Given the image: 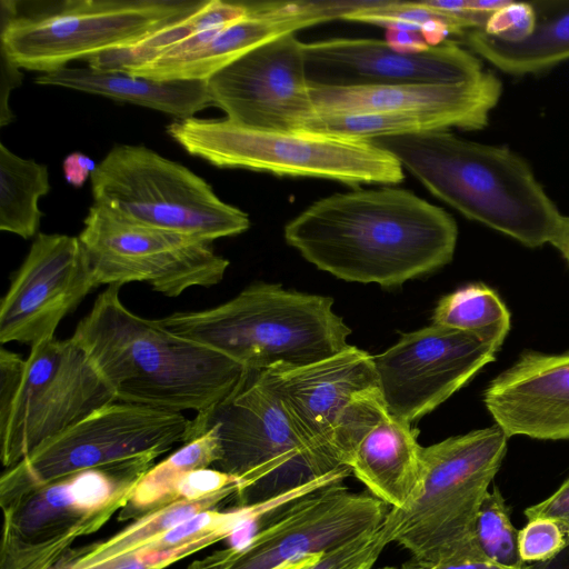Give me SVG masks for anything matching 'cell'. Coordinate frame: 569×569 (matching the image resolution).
<instances>
[{"label":"cell","mask_w":569,"mask_h":569,"mask_svg":"<svg viewBox=\"0 0 569 569\" xmlns=\"http://www.w3.org/2000/svg\"><path fill=\"white\" fill-rule=\"evenodd\" d=\"M284 239L341 280L395 287L449 263L458 227L442 208L386 186L313 202L286 224Z\"/></svg>","instance_id":"1"},{"label":"cell","mask_w":569,"mask_h":569,"mask_svg":"<svg viewBox=\"0 0 569 569\" xmlns=\"http://www.w3.org/2000/svg\"><path fill=\"white\" fill-rule=\"evenodd\" d=\"M120 288L107 286L72 335L117 401L199 413L238 388L246 368L133 313Z\"/></svg>","instance_id":"2"},{"label":"cell","mask_w":569,"mask_h":569,"mask_svg":"<svg viewBox=\"0 0 569 569\" xmlns=\"http://www.w3.org/2000/svg\"><path fill=\"white\" fill-rule=\"evenodd\" d=\"M432 194L520 243H549L562 216L530 166L511 150L447 130L372 139Z\"/></svg>","instance_id":"3"},{"label":"cell","mask_w":569,"mask_h":569,"mask_svg":"<svg viewBox=\"0 0 569 569\" xmlns=\"http://www.w3.org/2000/svg\"><path fill=\"white\" fill-rule=\"evenodd\" d=\"M328 296L257 282L212 308L159 319L171 332L232 359L249 371L303 367L340 353L351 329Z\"/></svg>","instance_id":"4"},{"label":"cell","mask_w":569,"mask_h":569,"mask_svg":"<svg viewBox=\"0 0 569 569\" xmlns=\"http://www.w3.org/2000/svg\"><path fill=\"white\" fill-rule=\"evenodd\" d=\"M508 439L493 425L422 447L415 495L405 507L390 508L386 515L392 542L425 563L485 558L475 542V522Z\"/></svg>","instance_id":"5"},{"label":"cell","mask_w":569,"mask_h":569,"mask_svg":"<svg viewBox=\"0 0 569 569\" xmlns=\"http://www.w3.org/2000/svg\"><path fill=\"white\" fill-rule=\"evenodd\" d=\"M211 428L219 443L212 467L244 482L238 506L269 500L348 468L308 443L253 371L227 398L190 419L186 442Z\"/></svg>","instance_id":"6"},{"label":"cell","mask_w":569,"mask_h":569,"mask_svg":"<svg viewBox=\"0 0 569 569\" xmlns=\"http://www.w3.org/2000/svg\"><path fill=\"white\" fill-rule=\"evenodd\" d=\"M167 133L189 154L220 168L337 180L400 183L403 168L372 140L308 130H259L228 119L176 120Z\"/></svg>","instance_id":"7"},{"label":"cell","mask_w":569,"mask_h":569,"mask_svg":"<svg viewBox=\"0 0 569 569\" xmlns=\"http://www.w3.org/2000/svg\"><path fill=\"white\" fill-rule=\"evenodd\" d=\"M117 401L80 343L43 340L27 359L0 350V458L7 469L94 410Z\"/></svg>","instance_id":"8"},{"label":"cell","mask_w":569,"mask_h":569,"mask_svg":"<svg viewBox=\"0 0 569 569\" xmlns=\"http://www.w3.org/2000/svg\"><path fill=\"white\" fill-rule=\"evenodd\" d=\"M207 0H69L20 12L1 0V52L42 73L128 46L199 10Z\"/></svg>","instance_id":"9"},{"label":"cell","mask_w":569,"mask_h":569,"mask_svg":"<svg viewBox=\"0 0 569 569\" xmlns=\"http://www.w3.org/2000/svg\"><path fill=\"white\" fill-rule=\"evenodd\" d=\"M189 423L181 412L112 401L7 468L0 478V505L84 470L144 472L186 442Z\"/></svg>","instance_id":"10"},{"label":"cell","mask_w":569,"mask_h":569,"mask_svg":"<svg viewBox=\"0 0 569 569\" xmlns=\"http://www.w3.org/2000/svg\"><path fill=\"white\" fill-rule=\"evenodd\" d=\"M90 179L94 204L139 224L212 242L250 227L206 180L143 146L112 148Z\"/></svg>","instance_id":"11"},{"label":"cell","mask_w":569,"mask_h":569,"mask_svg":"<svg viewBox=\"0 0 569 569\" xmlns=\"http://www.w3.org/2000/svg\"><path fill=\"white\" fill-rule=\"evenodd\" d=\"M144 472L84 470L0 505V569H52L128 503Z\"/></svg>","instance_id":"12"},{"label":"cell","mask_w":569,"mask_h":569,"mask_svg":"<svg viewBox=\"0 0 569 569\" xmlns=\"http://www.w3.org/2000/svg\"><path fill=\"white\" fill-rule=\"evenodd\" d=\"M253 372L308 443L345 467L362 433L387 409L373 356L355 346L308 366Z\"/></svg>","instance_id":"13"},{"label":"cell","mask_w":569,"mask_h":569,"mask_svg":"<svg viewBox=\"0 0 569 569\" xmlns=\"http://www.w3.org/2000/svg\"><path fill=\"white\" fill-rule=\"evenodd\" d=\"M78 236L98 287L144 282L176 298L219 283L229 260L212 241L139 224L92 204Z\"/></svg>","instance_id":"14"},{"label":"cell","mask_w":569,"mask_h":569,"mask_svg":"<svg viewBox=\"0 0 569 569\" xmlns=\"http://www.w3.org/2000/svg\"><path fill=\"white\" fill-rule=\"evenodd\" d=\"M387 505L333 483L307 493L240 546L216 551L186 569H274L289 561L323 553L379 526Z\"/></svg>","instance_id":"15"},{"label":"cell","mask_w":569,"mask_h":569,"mask_svg":"<svg viewBox=\"0 0 569 569\" xmlns=\"http://www.w3.org/2000/svg\"><path fill=\"white\" fill-rule=\"evenodd\" d=\"M211 103L226 119L259 130H308L319 117L296 33L272 39L208 80Z\"/></svg>","instance_id":"16"},{"label":"cell","mask_w":569,"mask_h":569,"mask_svg":"<svg viewBox=\"0 0 569 569\" xmlns=\"http://www.w3.org/2000/svg\"><path fill=\"white\" fill-rule=\"evenodd\" d=\"M496 353L471 333L435 325L403 333L373 357L385 406L411 425L462 388Z\"/></svg>","instance_id":"17"},{"label":"cell","mask_w":569,"mask_h":569,"mask_svg":"<svg viewBox=\"0 0 569 569\" xmlns=\"http://www.w3.org/2000/svg\"><path fill=\"white\" fill-rule=\"evenodd\" d=\"M98 284L78 237L38 233L0 303V342L31 347Z\"/></svg>","instance_id":"18"},{"label":"cell","mask_w":569,"mask_h":569,"mask_svg":"<svg viewBox=\"0 0 569 569\" xmlns=\"http://www.w3.org/2000/svg\"><path fill=\"white\" fill-rule=\"evenodd\" d=\"M310 87L353 88L472 80L483 70L472 52L452 40L419 53H400L386 41L332 38L303 42Z\"/></svg>","instance_id":"19"},{"label":"cell","mask_w":569,"mask_h":569,"mask_svg":"<svg viewBox=\"0 0 569 569\" xmlns=\"http://www.w3.org/2000/svg\"><path fill=\"white\" fill-rule=\"evenodd\" d=\"M248 13L224 26L193 34L153 60L124 70L157 80H208L254 48L280 36L340 18L352 1L248 3Z\"/></svg>","instance_id":"20"},{"label":"cell","mask_w":569,"mask_h":569,"mask_svg":"<svg viewBox=\"0 0 569 569\" xmlns=\"http://www.w3.org/2000/svg\"><path fill=\"white\" fill-rule=\"evenodd\" d=\"M321 113L407 112L430 116L448 128L478 130L488 124L490 111L502 93L491 72L452 83H409L353 88L310 87Z\"/></svg>","instance_id":"21"},{"label":"cell","mask_w":569,"mask_h":569,"mask_svg":"<svg viewBox=\"0 0 569 569\" xmlns=\"http://www.w3.org/2000/svg\"><path fill=\"white\" fill-rule=\"evenodd\" d=\"M483 403L510 438L569 439V351H525L490 381Z\"/></svg>","instance_id":"22"},{"label":"cell","mask_w":569,"mask_h":569,"mask_svg":"<svg viewBox=\"0 0 569 569\" xmlns=\"http://www.w3.org/2000/svg\"><path fill=\"white\" fill-rule=\"evenodd\" d=\"M421 451L417 431L385 409L360 437L347 466L373 497L399 509L418 488Z\"/></svg>","instance_id":"23"},{"label":"cell","mask_w":569,"mask_h":569,"mask_svg":"<svg viewBox=\"0 0 569 569\" xmlns=\"http://www.w3.org/2000/svg\"><path fill=\"white\" fill-rule=\"evenodd\" d=\"M34 82L154 109L177 120L194 118L212 104L207 80H157L124 71L63 67L41 73Z\"/></svg>","instance_id":"24"},{"label":"cell","mask_w":569,"mask_h":569,"mask_svg":"<svg viewBox=\"0 0 569 569\" xmlns=\"http://www.w3.org/2000/svg\"><path fill=\"white\" fill-rule=\"evenodd\" d=\"M239 486L230 487L213 495L194 499H177L133 519L108 538L71 548L52 569H112L117 563L143 551L173 527L210 509H218L221 502L237 497Z\"/></svg>","instance_id":"25"},{"label":"cell","mask_w":569,"mask_h":569,"mask_svg":"<svg viewBox=\"0 0 569 569\" xmlns=\"http://www.w3.org/2000/svg\"><path fill=\"white\" fill-rule=\"evenodd\" d=\"M532 4L537 23L523 40L502 41L477 29L460 38L473 53L510 74L536 73L569 59V2Z\"/></svg>","instance_id":"26"},{"label":"cell","mask_w":569,"mask_h":569,"mask_svg":"<svg viewBox=\"0 0 569 569\" xmlns=\"http://www.w3.org/2000/svg\"><path fill=\"white\" fill-rule=\"evenodd\" d=\"M248 11L247 2L207 0L196 12L143 39L87 60L92 69L124 71L153 60L170 47L193 34L231 23L244 17Z\"/></svg>","instance_id":"27"},{"label":"cell","mask_w":569,"mask_h":569,"mask_svg":"<svg viewBox=\"0 0 569 569\" xmlns=\"http://www.w3.org/2000/svg\"><path fill=\"white\" fill-rule=\"evenodd\" d=\"M218 458V438L211 428L149 468L136 483L128 503L118 512V520L137 519L174 501L176 487L183 476L212 467Z\"/></svg>","instance_id":"28"},{"label":"cell","mask_w":569,"mask_h":569,"mask_svg":"<svg viewBox=\"0 0 569 569\" xmlns=\"http://www.w3.org/2000/svg\"><path fill=\"white\" fill-rule=\"evenodd\" d=\"M50 190L48 169L0 143V230L23 239L36 236L42 212L40 197Z\"/></svg>","instance_id":"29"},{"label":"cell","mask_w":569,"mask_h":569,"mask_svg":"<svg viewBox=\"0 0 569 569\" xmlns=\"http://www.w3.org/2000/svg\"><path fill=\"white\" fill-rule=\"evenodd\" d=\"M431 325L471 333L498 351L510 330V312L493 289L470 283L438 301Z\"/></svg>","instance_id":"30"},{"label":"cell","mask_w":569,"mask_h":569,"mask_svg":"<svg viewBox=\"0 0 569 569\" xmlns=\"http://www.w3.org/2000/svg\"><path fill=\"white\" fill-rule=\"evenodd\" d=\"M449 129L441 120L418 113L367 112L321 113L311 131L372 140L381 137L402 136Z\"/></svg>","instance_id":"31"},{"label":"cell","mask_w":569,"mask_h":569,"mask_svg":"<svg viewBox=\"0 0 569 569\" xmlns=\"http://www.w3.org/2000/svg\"><path fill=\"white\" fill-rule=\"evenodd\" d=\"M518 532L502 493L493 487L486 495L475 522L473 538L479 551L501 566L522 567L527 563L520 558Z\"/></svg>","instance_id":"32"},{"label":"cell","mask_w":569,"mask_h":569,"mask_svg":"<svg viewBox=\"0 0 569 569\" xmlns=\"http://www.w3.org/2000/svg\"><path fill=\"white\" fill-rule=\"evenodd\" d=\"M392 526L386 520L323 552L306 569H372L382 550L392 542Z\"/></svg>","instance_id":"33"},{"label":"cell","mask_w":569,"mask_h":569,"mask_svg":"<svg viewBox=\"0 0 569 569\" xmlns=\"http://www.w3.org/2000/svg\"><path fill=\"white\" fill-rule=\"evenodd\" d=\"M566 545V537L559 525L548 518H532L518 532L521 560L527 565L541 563L552 559Z\"/></svg>","instance_id":"34"},{"label":"cell","mask_w":569,"mask_h":569,"mask_svg":"<svg viewBox=\"0 0 569 569\" xmlns=\"http://www.w3.org/2000/svg\"><path fill=\"white\" fill-rule=\"evenodd\" d=\"M537 23L532 2L508 1L489 16L482 31L502 41L516 42L527 38Z\"/></svg>","instance_id":"35"},{"label":"cell","mask_w":569,"mask_h":569,"mask_svg":"<svg viewBox=\"0 0 569 569\" xmlns=\"http://www.w3.org/2000/svg\"><path fill=\"white\" fill-rule=\"evenodd\" d=\"M234 486L241 488L240 495L246 488L244 482L236 476L210 467L201 468L183 476L176 487L173 498L194 500Z\"/></svg>","instance_id":"36"},{"label":"cell","mask_w":569,"mask_h":569,"mask_svg":"<svg viewBox=\"0 0 569 569\" xmlns=\"http://www.w3.org/2000/svg\"><path fill=\"white\" fill-rule=\"evenodd\" d=\"M527 519L548 518L556 521L569 539V477L550 497L525 510Z\"/></svg>","instance_id":"37"},{"label":"cell","mask_w":569,"mask_h":569,"mask_svg":"<svg viewBox=\"0 0 569 569\" xmlns=\"http://www.w3.org/2000/svg\"><path fill=\"white\" fill-rule=\"evenodd\" d=\"M400 569H531V566L525 565L519 568L506 567L486 558L465 559L442 563H425L411 558L403 563Z\"/></svg>","instance_id":"38"},{"label":"cell","mask_w":569,"mask_h":569,"mask_svg":"<svg viewBox=\"0 0 569 569\" xmlns=\"http://www.w3.org/2000/svg\"><path fill=\"white\" fill-rule=\"evenodd\" d=\"M385 41L391 49L400 53H419L430 48L420 31L401 30L393 27L387 28Z\"/></svg>","instance_id":"39"},{"label":"cell","mask_w":569,"mask_h":569,"mask_svg":"<svg viewBox=\"0 0 569 569\" xmlns=\"http://www.w3.org/2000/svg\"><path fill=\"white\" fill-rule=\"evenodd\" d=\"M1 126L8 124L13 114L8 107L10 91L20 86L22 73L19 68L1 52Z\"/></svg>","instance_id":"40"},{"label":"cell","mask_w":569,"mask_h":569,"mask_svg":"<svg viewBox=\"0 0 569 569\" xmlns=\"http://www.w3.org/2000/svg\"><path fill=\"white\" fill-rule=\"evenodd\" d=\"M98 164L81 152H73L66 157L62 162L63 174L68 183L76 188L83 186L91 177Z\"/></svg>","instance_id":"41"},{"label":"cell","mask_w":569,"mask_h":569,"mask_svg":"<svg viewBox=\"0 0 569 569\" xmlns=\"http://www.w3.org/2000/svg\"><path fill=\"white\" fill-rule=\"evenodd\" d=\"M420 32L429 47L438 46L445 42L449 34L460 36L457 28L448 20L435 18L426 21Z\"/></svg>","instance_id":"42"},{"label":"cell","mask_w":569,"mask_h":569,"mask_svg":"<svg viewBox=\"0 0 569 569\" xmlns=\"http://www.w3.org/2000/svg\"><path fill=\"white\" fill-rule=\"evenodd\" d=\"M569 264V216H561L550 242Z\"/></svg>","instance_id":"43"},{"label":"cell","mask_w":569,"mask_h":569,"mask_svg":"<svg viewBox=\"0 0 569 569\" xmlns=\"http://www.w3.org/2000/svg\"><path fill=\"white\" fill-rule=\"evenodd\" d=\"M530 566L531 569H569V539L566 540L565 547L552 559Z\"/></svg>","instance_id":"44"},{"label":"cell","mask_w":569,"mask_h":569,"mask_svg":"<svg viewBox=\"0 0 569 569\" xmlns=\"http://www.w3.org/2000/svg\"><path fill=\"white\" fill-rule=\"evenodd\" d=\"M322 553L310 555L300 559H296L283 563L274 569H306L312 565Z\"/></svg>","instance_id":"45"},{"label":"cell","mask_w":569,"mask_h":569,"mask_svg":"<svg viewBox=\"0 0 569 569\" xmlns=\"http://www.w3.org/2000/svg\"><path fill=\"white\" fill-rule=\"evenodd\" d=\"M378 569H397L395 567H381V568H378Z\"/></svg>","instance_id":"46"}]
</instances>
